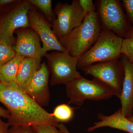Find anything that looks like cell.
<instances>
[{"label": "cell", "mask_w": 133, "mask_h": 133, "mask_svg": "<svg viewBox=\"0 0 133 133\" xmlns=\"http://www.w3.org/2000/svg\"><path fill=\"white\" fill-rule=\"evenodd\" d=\"M0 102L10 114L9 126L47 124L57 127L59 122L16 84L0 81Z\"/></svg>", "instance_id": "cell-1"}, {"label": "cell", "mask_w": 133, "mask_h": 133, "mask_svg": "<svg viewBox=\"0 0 133 133\" xmlns=\"http://www.w3.org/2000/svg\"><path fill=\"white\" fill-rule=\"evenodd\" d=\"M102 29L97 12L93 11L85 16L80 26L58 41L68 54L78 58L95 44Z\"/></svg>", "instance_id": "cell-2"}, {"label": "cell", "mask_w": 133, "mask_h": 133, "mask_svg": "<svg viewBox=\"0 0 133 133\" xmlns=\"http://www.w3.org/2000/svg\"><path fill=\"white\" fill-rule=\"evenodd\" d=\"M123 39L113 31L102 28L95 44L78 58L77 68L82 70L97 63L119 59Z\"/></svg>", "instance_id": "cell-3"}, {"label": "cell", "mask_w": 133, "mask_h": 133, "mask_svg": "<svg viewBox=\"0 0 133 133\" xmlns=\"http://www.w3.org/2000/svg\"><path fill=\"white\" fill-rule=\"evenodd\" d=\"M34 7L28 0L18 1L0 10V41L14 47L17 30L29 28L28 13Z\"/></svg>", "instance_id": "cell-4"}, {"label": "cell", "mask_w": 133, "mask_h": 133, "mask_svg": "<svg viewBox=\"0 0 133 133\" xmlns=\"http://www.w3.org/2000/svg\"><path fill=\"white\" fill-rule=\"evenodd\" d=\"M65 86L70 102L78 106H81L87 100L107 99L115 96L112 90L103 83L94 78L88 80L82 76Z\"/></svg>", "instance_id": "cell-5"}, {"label": "cell", "mask_w": 133, "mask_h": 133, "mask_svg": "<svg viewBox=\"0 0 133 133\" xmlns=\"http://www.w3.org/2000/svg\"><path fill=\"white\" fill-rule=\"evenodd\" d=\"M44 57L50 72L51 85H66L81 76L77 70L78 58L72 56L67 52L59 51L46 53Z\"/></svg>", "instance_id": "cell-6"}, {"label": "cell", "mask_w": 133, "mask_h": 133, "mask_svg": "<svg viewBox=\"0 0 133 133\" xmlns=\"http://www.w3.org/2000/svg\"><path fill=\"white\" fill-rule=\"evenodd\" d=\"M54 12L57 17L51 24L52 29L58 40L69 35L85 17L79 0H73L71 4L58 3Z\"/></svg>", "instance_id": "cell-7"}, {"label": "cell", "mask_w": 133, "mask_h": 133, "mask_svg": "<svg viewBox=\"0 0 133 133\" xmlns=\"http://www.w3.org/2000/svg\"><path fill=\"white\" fill-rule=\"evenodd\" d=\"M86 75L93 76L107 86L119 98L124 77L123 65L120 59L97 63L82 69Z\"/></svg>", "instance_id": "cell-8"}, {"label": "cell", "mask_w": 133, "mask_h": 133, "mask_svg": "<svg viewBox=\"0 0 133 133\" xmlns=\"http://www.w3.org/2000/svg\"><path fill=\"white\" fill-rule=\"evenodd\" d=\"M97 13L102 28L125 37L129 30L128 23L119 1H98Z\"/></svg>", "instance_id": "cell-9"}, {"label": "cell", "mask_w": 133, "mask_h": 133, "mask_svg": "<svg viewBox=\"0 0 133 133\" xmlns=\"http://www.w3.org/2000/svg\"><path fill=\"white\" fill-rule=\"evenodd\" d=\"M28 19L29 28L35 30L38 34L45 52L47 53L50 50L67 52L53 33L51 28L52 24L35 7L29 11Z\"/></svg>", "instance_id": "cell-10"}, {"label": "cell", "mask_w": 133, "mask_h": 133, "mask_svg": "<svg viewBox=\"0 0 133 133\" xmlns=\"http://www.w3.org/2000/svg\"><path fill=\"white\" fill-rule=\"evenodd\" d=\"M16 41L14 47L16 54L24 57L42 59L45 52L41 46L37 33L30 28H22L15 31Z\"/></svg>", "instance_id": "cell-11"}, {"label": "cell", "mask_w": 133, "mask_h": 133, "mask_svg": "<svg viewBox=\"0 0 133 133\" xmlns=\"http://www.w3.org/2000/svg\"><path fill=\"white\" fill-rule=\"evenodd\" d=\"M50 71L45 62L36 72L30 82L25 92L43 107L49 105L50 93L49 87Z\"/></svg>", "instance_id": "cell-12"}, {"label": "cell", "mask_w": 133, "mask_h": 133, "mask_svg": "<svg viewBox=\"0 0 133 133\" xmlns=\"http://www.w3.org/2000/svg\"><path fill=\"white\" fill-rule=\"evenodd\" d=\"M120 60L123 65L124 77L120 99L122 114L129 118L133 114V63L124 55Z\"/></svg>", "instance_id": "cell-13"}, {"label": "cell", "mask_w": 133, "mask_h": 133, "mask_svg": "<svg viewBox=\"0 0 133 133\" xmlns=\"http://www.w3.org/2000/svg\"><path fill=\"white\" fill-rule=\"evenodd\" d=\"M97 118L99 121L95 122L92 127L89 128L87 129L88 132H92L98 129L107 127L129 133H133V122L122 114L120 108L109 116L99 114Z\"/></svg>", "instance_id": "cell-14"}, {"label": "cell", "mask_w": 133, "mask_h": 133, "mask_svg": "<svg viewBox=\"0 0 133 133\" xmlns=\"http://www.w3.org/2000/svg\"><path fill=\"white\" fill-rule=\"evenodd\" d=\"M41 59L27 57L22 60L17 75L16 84L25 92L31 79L41 67Z\"/></svg>", "instance_id": "cell-15"}, {"label": "cell", "mask_w": 133, "mask_h": 133, "mask_svg": "<svg viewBox=\"0 0 133 133\" xmlns=\"http://www.w3.org/2000/svg\"><path fill=\"white\" fill-rule=\"evenodd\" d=\"M24 58L16 54L14 58L0 66V81L6 84H16L19 66Z\"/></svg>", "instance_id": "cell-16"}, {"label": "cell", "mask_w": 133, "mask_h": 133, "mask_svg": "<svg viewBox=\"0 0 133 133\" xmlns=\"http://www.w3.org/2000/svg\"><path fill=\"white\" fill-rule=\"evenodd\" d=\"M34 7H36L44 14L45 19L51 24L56 19V15L52 10L51 0H28Z\"/></svg>", "instance_id": "cell-17"}, {"label": "cell", "mask_w": 133, "mask_h": 133, "mask_svg": "<svg viewBox=\"0 0 133 133\" xmlns=\"http://www.w3.org/2000/svg\"><path fill=\"white\" fill-rule=\"evenodd\" d=\"M51 115L59 122H67L74 116V109L66 104L58 105L55 108Z\"/></svg>", "instance_id": "cell-18"}, {"label": "cell", "mask_w": 133, "mask_h": 133, "mask_svg": "<svg viewBox=\"0 0 133 133\" xmlns=\"http://www.w3.org/2000/svg\"><path fill=\"white\" fill-rule=\"evenodd\" d=\"M16 54L14 47L0 41V66L11 60Z\"/></svg>", "instance_id": "cell-19"}, {"label": "cell", "mask_w": 133, "mask_h": 133, "mask_svg": "<svg viewBox=\"0 0 133 133\" xmlns=\"http://www.w3.org/2000/svg\"><path fill=\"white\" fill-rule=\"evenodd\" d=\"M122 55H124L133 63V38L123 39L121 49Z\"/></svg>", "instance_id": "cell-20"}, {"label": "cell", "mask_w": 133, "mask_h": 133, "mask_svg": "<svg viewBox=\"0 0 133 133\" xmlns=\"http://www.w3.org/2000/svg\"><path fill=\"white\" fill-rule=\"evenodd\" d=\"M37 133H61L57 127L47 124H39L32 126Z\"/></svg>", "instance_id": "cell-21"}, {"label": "cell", "mask_w": 133, "mask_h": 133, "mask_svg": "<svg viewBox=\"0 0 133 133\" xmlns=\"http://www.w3.org/2000/svg\"><path fill=\"white\" fill-rule=\"evenodd\" d=\"M9 133H37L32 126L17 125L11 126Z\"/></svg>", "instance_id": "cell-22"}, {"label": "cell", "mask_w": 133, "mask_h": 133, "mask_svg": "<svg viewBox=\"0 0 133 133\" xmlns=\"http://www.w3.org/2000/svg\"><path fill=\"white\" fill-rule=\"evenodd\" d=\"M79 3L85 16L90 12L95 11V5L92 0H79Z\"/></svg>", "instance_id": "cell-23"}, {"label": "cell", "mask_w": 133, "mask_h": 133, "mask_svg": "<svg viewBox=\"0 0 133 133\" xmlns=\"http://www.w3.org/2000/svg\"><path fill=\"white\" fill-rule=\"evenodd\" d=\"M122 2L126 10L127 17L133 24V0H123Z\"/></svg>", "instance_id": "cell-24"}, {"label": "cell", "mask_w": 133, "mask_h": 133, "mask_svg": "<svg viewBox=\"0 0 133 133\" xmlns=\"http://www.w3.org/2000/svg\"><path fill=\"white\" fill-rule=\"evenodd\" d=\"M9 125L5 122L0 117V133H9Z\"/></svg>", "instance_id": "cell-25"}, {"label": "cell", "mask_w": 133, "mask_h": 133, "mask_svg": "<svg viewBox=\"0 0 133 133\" xmlns=\"http://www.w3.org/2000/svg\"><path fill=\"white\" fill-rule=\"evenodd\" d=\"M17 0H0V10L15 2Z\"/></svg>", "instance_id": "cell-26"}, {"label": "cell", "mask_w": 133, "mask_h": 133, "mask_svg": "<svg viewBox=\"0 0 133 133\" xmlns=\"http://www.w3.org/2000/svg\"><path fill=\"white\" fill-rule=\"evenodd\" d=\"M10 116V114L8 110L0 106V117L8 119Z\"/></svg>", "instance_id": "cell-27"}, {"label": "cell", "mask_w": 133, "mask_h": 133, "mask_svg": "<svg viewBox=\"0 0 133 133\" xmlns=\"http://www.w3.org/2000/svg\"><path fill=\"white\" fill-rule=\"evenodd\" d=\"M57 128L61 133H71L64 124H59L57 126Z\"/></svg>", "instance_id": "cell-28"}, {"label": "cell", "mask_w": 133, "mask_h": 133, "mask_svg": "<svg viewBox=\"0 0 133 133\" xmlns=\"http://www.w3.org/2000/svg\"><path fill=\"white\" fill-rule=\"evenodd\" d=\"M125 37L126 38H133V27L129 29Z\"/></svg>", "instance_id": "cell-29"}, {"label": "cell", "mask_w": 133, "mask_h": 133, "mask_svg": "<svg viewBox=\"0 0 133 133\" xmlns=\"http://www.w3.org/2000/svg\"><path fill=\"white\" fill-rule=\"evenodd\" d=\"M128 119L129 120H130V121L132 122H133V115H132V116H131V117H130V118H128Z\"/></svg>", "instance_id": "cell-30"}]
</instances>
